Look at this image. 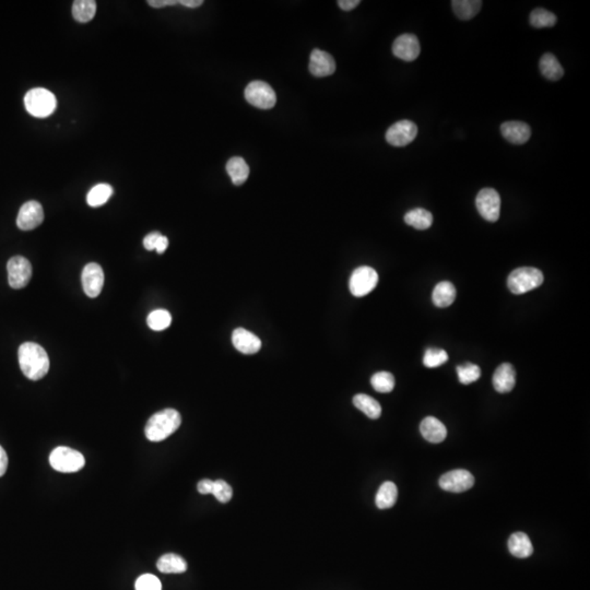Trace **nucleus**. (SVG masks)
<instances>
[{
  "label": "nucleus",
  "instance_id": "obj_1",
  "mask_svg": "<svg viewBox=\"0 0 590 590\" xmlns=\"http://www.w3.org/2000/svg\"><path fill=\"white\" fill-rule=\"evenodd\" d=\"M18 357L21 371L29 380H41L49 373V355L38 343L26 342L21 345L19 348Z\"/></svg>",
  "mask_w": 590,
  "mask_h": 590
},
{
  "label": "nucleus",
  "instance_id": "obj_2",
  "mask_svg": "<svg viewBox=\"0 0 590 590\" xmlns=\"http://www.w3.org/2000/svg\"><path fill=\"white\" fill-rule=\"evenodd\" d=\"M182 424V417L175 409H164L153 414L148 421L145 433L151 442L166 440L178 430Z\"/></svg>",
  "mask_w": 590,
  "mask_h": 590
},
{
  "label": "nucleus",
  "instance_id": "obj_3",
  "mask_svg": "<svg viewBox=\"0 0 590 590\" xmlns=\"http://www.w3.org/2000/svg\"><path fill=\"white\" fill-rule=\"evenodd\" d=\"M24 105L26 111L32 116L45 118L53 114L57 107V100L49 90L36 88L30 90L24 97Z\"/></svg>",
  "mask_w": 590,
  "mask_h": 590
},
{
  "label": "nucleus",
  "instance_id": "obj_4",
  "mask_svg": "<svg viewBox=\"0 0 590 590\" xmlns=\"http://www.w3.org/2000/svg\"><path fill=\"white\" fill-rule=\"evenodd\" d=\"M543 274L534 267H520L515 269L507 279V286L514 294H525L537 289L543 284Z\"/></svg>",
  "mask_w": 590,
  "mask_h": 590
},
{
  "label": "nucleus",
  "instance_id": "obj_5",
  "mask_svg": "<svg viewBox=\"0 0 590 590\" xmlns=\"http://www.w3.org/2000/svg\"><path fill=\"white\" fill-rule=\"evenodd\" d=\"M49 464L56 472L72 474L81 470L86 465V459L78 451L59 446L49 455Z\"/></svg>",
  "mask_w": 590,
  "mask_h": 590
},
{
  "label": "nucleus",
  "instance_id": "obj_6",
  "mask_svg": "<svg viewBox=\"0 0 590 590\" xmlns=\"http://www.w3.org/2000/svg\"><path fill=\"white\" fill-rule=\"evenodd\" d=\"M378 284V274L375 269L368 266L359 267L350 277V291L355 297H365L375 289Z\"/></svg>",
  "mask_w": 590,
  "mask_h": 590
},
{
  "label": "nucleus",
  "instance_id": "obj_7",
  "mask_svg": "<svg viewBox=\"0 0 590 590\" xmlns=\"http://www.w3.org/2000/svg\"><path fill=\"white\" fill-rule=\"evenodd\" d=\"M245 99L257 109H269L276 105L277 95L266 82L253 81L246 86Z\"/></svg>",
  "mask_w": 590,
  "mask_h": 590
},
{
  "label": "nucleus",
  "instance_id": "obj_8",
  "mask_svg": "<svg viewBox=\"0 0 590 590\" xmlns=\"http://www.w3.org/2000/svg\"><path fill=\"white\" fill-rule=\"evenodd\" d=\"M476 209L482 218L489 222H497L501 212V197L493 188H483L476 198Z\"/></svg>",
  "mask_w": 590,
  "mask_h": 590
},
{
  "label": "nucleus",
  "instance_id": "obj_9",
  "mask_svg": "<svg viewBox=\"0 0 590 590\" xmlns=\"http://www.w3.org/2000/svg\"><path fill=\"white\" fill-rule=\"evenodd\" d=\"M8 281L13 289H22L28 286L32 277L30 261L22 256L9 259L7 264Z\"/></svg>",
  "mask_w": 590,
  "mask_h": 590
},
{
  "label": "nucleus",
  "instance_id": "obj_10",
  "mask_svg": "<svg viewBox=\"0 0 590 590\" xmlns=\"http://www.w3.org/2000/svg\"><path fill=\"white\" fill-rule=\"evenodd\" d=\"M417 136L418 126L408 119H403L388 128L386 140L394 147H405L416 139Z\"/></svg>",
  "mask_w": 590,
  "mask_h": 590
},
{
  "label": "nucleus",
  "instance_id": "obj_11",
  "mask_svg": "<svg viewBox=\"0 0 590 590\" xmlns=\"http://www.w3.org/2000/svg\"><path fill=\"white\" fill-rule=\"evenodd\" d=\"M438 483L444 491L461 493L472 489L474 484V478L468 470L457 469L443 474Z\"/></svg>",
  "mask_w": 590,
  "mask_h": 590
},
{
  "label": "nucleus",
  "instance_id": "obj_12",
  "mask_svg": "<svg viewBox=\"0 0 590 590\" xmlns=\"http://www.w3.org/2000/svg\"><path fill=\"white\" fill-rule=\"evenodd\" d=\"M43 221L44 210L41 203L31 201L24 203L19 210L17 226L20 230L31 231L41 226Z\"/></svg>",
  "mask_w": 590,
  "mask_h": 590
},
{
  "label": "nucleus",
  "instance_id": "obj_13",
  "mask_svg": "<svg viewBox=\"0 0 590 590\" xmlns=\"http://www.w3.org/2000/svg\"><path fill=\"white\" fill-rule=\"evenodd\" d=\"M82 286L84 293L89 297H97L101 294L104 284V272L95 263L86 265L82 271Z\"/></svg>",
  "mask_w": 590,
  "mask_h": 590
},
{
  "label": "nucleus",
  "instance_id": "obj_14",
  "mask_svg": "<svg viewBox=\"0 0 590 590\" xmlns=\"http://www.w3.org/2000/svg\"><path fill=\"white\" fill-rule=\"evenodd\" d=\"M421 53L420 42L414 34L405 33L398 36L393 44V54L397 59L413 61Z\"/></svg>",
  "mask_w": 590,
  "mask_h": 590
},
{
  "label": "nucleus",
  "instance_id": "obj_15",
  "mask_svg": "<svg viewBox=\"0 0 590 590\" xmlns=\"http://www.w3.org/2000/svg\"><path fill=\"white\" fill-rule=\"evenodd\" d=\"M309 71L313 76L318 78L332 76L336 71V61L327 52L314 49L309 59Z\"/></svg>",
  "mask_w": 590,
  "mask_h": 590
},
{
  "label": "nucleus",
  "instance_id": "obj_16",
  "mask_svg": "<svg viewBox=\"0 0 590 590\" xmlns=\"http://www.w3.org/2000/svg\"><path fill=\"white\" fill-rule=\"evenodd\" d=\"M232 343L243 355H255L261 348V340L256 334L244 328H236L232 334Z\"/></svg>",
  "mask_w": 590,
  "mask_h": 590
},
{
  "label": "nucleus",
  "instance_id": "obj_17",
  "mask_svg": "<svg viewBox=\"0 0 590 590\" xmlns=\"http://www.w3.org/2000/svg\"><path fill=\"white\" fill-rule=\"evenodd\" d=\"M501 132L503 137L513 145H524L531 137L529 125L517 121L502 124Z\"/></svg>",
  "mask_w": 590,
  "mask_h": 590
},
{
  "label": "nucleus",
  "instance_id": "obj_18",
  "mask_svg": "<svg viewBox=\"0 0 590 590\" xmlns=\"http://www.w3.org/2000/svg\"><path fill=\"white\" fill-rule=\"evenodd\" d=\"M516 384V372L511 363H503L495 370L493 375V386L497 393L506 394L512 391Z\"/></svg>",
  "mask_w": 590,
  "mask_h": 590
},
{
  "label": "nucleus",
  "instance_id": "obj_19",
  "mask_svg": "<svg viewBox=\"0 0 590 590\" xmlns=\"http://www.w3.org/2000/svg\"><path fill=\"white\" fill-rule=\"evenodd\" d=\"M421 434L430 443L438 444L447 436V428L441 421L434 417H426L420 426Z\"/></svg>",
  "mask_w": 590,
  "mask_h": 590
},
{
  "label": "nucleus",
  "instance_id": "obj_20",
  "mask_svg": "<svg viewBox=\"0 0 590 590\" xmlns=\"http://www.w3.org/2000/svg\"><path fill=\"white\" fill-rule=\"evenodd\" d=\"M509 552L518 559H526L534 553L531 541L525 532H515L509 539Z\"/></svg>",
  "mask_w": 590,
  "mask_h": 590
},
{
  "label": "nucleus",
  "instance_id": "obj_21",
  "mask_svg": "<svg viewBox=\"0 0 590 590\" xmlns=\"http://www.w3.org/2000/svg\"><path fill=\"white\" fill-rule=\"evenodd\" d=\"M456 299V288L451 282L442 281L434 288L432 300L435 306L449 307Z\"/></svg>",
  "mask_w": 590,
  "mask_h": 590
},
{
  "label": "nucleus",
  "instance_id": "obj_22",
  "mask_svg": "<svg viewBox=\"0 0 590 590\" xmlns=\"http://www.w3.org/2000/svg\"><path fill=\"white\" fill-rule=\"evenodd\" d=\"M157 570L164 574H182L187 570V563L180 555L167 553L162 555L157 563Z\"/></svg>",
  "mask_w": 590,
  "mask_h": 590
},
{
  "label": "nucleus",
  "instance_id": "obj_23",
  "mask_svg": "<svg viewBox=\"0 0 590 590\" xmlns=\"http://www.w3.org/2000/svg\"><path fill=\"white\" fill-rule=\"evenodd\" d=\"M226 172L230 175L234 185L241 186L249 176V167L244 159L234 157L226 163Z\"/></svg>",
  "mask_w": 590,
  "mask_h": 590
},
{
  "label": "nucleus",
  "instance_id": "obj_24",
  "mask_svg": "<svg viewBox=\"0 0 590 590\" xmlns=\"http://www.w3.org/2000/svg\"><path fill=\"white\" fill-rule=\"evenodd\" d=\"M540 71L545 78L551 81H557L564 75V69L553 54H545L539 63Z\"/></svg>",
  "mask_w": 590,
  "mask_h": 590
},
{
  "label": "nucleus",
  "instance_id": "obj_25",
  "mask_svg": "<svg viewBox=\"0 0 590 590\" xmlns=\"http://www.w3.org/2000/svg\"><path fill=\"white\" fill-rule=\"evenodd\" d=\"M353 405H355V408L362 411L365 416H368L373 420L380 418V414H382V407H380V403L375 401L374 398L365 395V394L355 395L353 397Z\"/></svg>",
  "mask_w": 590,
  "mask_h": 590
},
{
  "label": "nucleus",
  "instance_id": "obj_26",
  "mask_svg": "<svg viewBox=\"0 0 590 590\" xmlns=\"http://www.w3.org/2000/svg\"><path fill=\"white\" fill-rule=\"evenodd\" d=\"M453 13L460 20H470L479 13L482 7L480 0H453L451 1Z\"/></svg>",
  "mask_w": 590,
  "mask_h": 590
},
{
  "label": "nucleus",
  "instance_id": "obj_27",
  "mask_svg": "<svg viewBox=\"0 0 590 590\" xmlns=\"http://www.w3.org/2000/svg\"><path fill=\"white\" fill-rule=\"evenodd\" d=\"M405 222L417 230H428L433 223V215L424 208L412 209L405 213Z\"/></svg>",
  "mask_w": 590,
  "mask_h": 590
},
{
  "label": "nucleus",
  "instance_id": "obj_28",
  "mask_svg": "<svg viewBox=\"0 0 590 590\" xmlns=\"http://www.w3.org/2000/svg\"><path fill=\"white\" fill-rule=\"evenodd\" d=\"M398 490L394 482L386 481L380 486L376 494V506L380 509H387L393 507L397 502Z\"/></svg>",
  "mask_w": 590,
  "mask_h": 590
},
{
  "label": "nucleus",
  "instance_id": "obj_29",
  "mask_svg": "<svg viewBox=\"0 0 590 590\" xmlns=\"http://www.w3.org/2000/svg\"><path fill=\"white\" fill-rule=\"evenodd\" d=\"M97 13L94 0H77L72 5V17L80 23L90 22Z\"/></svg>",
  "mask_w": 590,
  "mask_h": 590
},
{
  "label": "nucleus",
  "instance_id": "obj_30",
  "mask_svg": "<svg viewBox=\"0 0 590 590\" xmlns=\"http://www.w3.org/2000/svg\"><path fill=\"white\" fill-rule=\"evenodd\" d=\"M113 195V188L109 184L94 186L86 196V203L91 207H101L109 201Z\"/></svg>",
  "mask_w": 590,
  "mask_h": 590
},
{
  "label": "nucleus",
  "instance_id": "obj_31",
  "mask_svg": "<svg viewBox=\"0 0 590 590\" xmlns=\"http://www.w3.org/2000/svg\"><path fill=\"white\" fill-rule=\"evenodd\" d=\"M529 21L534 28H551L555 26L557 18L554 13H550L542 8H537L530 13Z\"/></svg>",
  "mask_w": 590,
  "mask_h": 590
},
{
  "label": "nucleus",
  "instance_id": "obj_32",
  "mask_svg": "<svg viewBox=\"0 0 590 590\" xmlns=\"http://www.w3.org/2000/svg\"><path fill=\"white\" fill-rule=\"evenodd\" d=\"M148 326L155 332L166 329L172 324V316L166 309H157L150 313L147 318Z\"/></svg>",
  "mask_w": 590,
  "mask_h": 590
},
{
  "label": "nucleus",
  "instance_id": "obj_33",
  "mask_svg": "<svg viewBox=\"0 0 590 590\" xmlns=\"http://www.w3.org/2000/svg\"><path fill=\"white\" fill-rule=\"evenodd\" d=\"M373 388L378 393H390L395 388V378L389 372H378L371 378Z\"/></svg>",
  "mask_w": 590,
  "mask_h": 590
},
{
  "label": "nucleus",
  "instance_id": "obj_34",
  "mask_svg": "<svg viewBox=\"0 0 590 590\" xmlns=\"http://www.w3.org/2000/svg\"><path fill=\"white\" fill-rule=\"evenodd\" d=\"M457 374H458V380L461 384L469 385V384L479 380L480 376H481V370L478 365L467 363V364L457 366Z\"/></svg>",
  "mask_w": 590,
  "mask_h": 590
},
{
  "label": "nucleus",
  "instance_id": "obj_35",
  "mask_svg": "<svg viewBox=\"0 0 590 590\" xmlns=\"http://www.w3.org/2000/svg\"><path fill=\"white\" fill-rule=\"evenodd\" d=\"M447 361H449L447 352L445 350L437 349V348H430V349L426 350L424 357V364L428 368L441 366Z\"/></svg>",
  "mask_w": 590,
  "mask_h": 590
},
{
  "label": "nucleus",
  "instance_id": "obj_36",
  "mask_svg": "<svg viewBox=\"0 0 590 590\" xmlns=\"http://www.w3.org/2000/svg\"><path fill=\"white\" fill-rule=\"evenodd\" d=\"M215 499L221 503H228L233 497V490L230 484L226 483L224 480H217L213 481L212 493Z\"/></svg>",
  "mask_w": 590,
  "mask_h": 590
},
{
  "label": "nucleus",
  "instance_id": "obj_37",
  "mask_svg": "<svg viewBox=\"0 0 590 590\" xmlns=\"http://www.w3.org/2000/svg\"><path fill=\"white\" fill-rule=\"evenodd\" d=\"M134 588L136 590H162V585L160 580L155 575L145 574L136 580Z\"/></svg>",
  "mask_w": 590,
  "mask_h": 590
},
{
  "label": "nucleus",
  "instance_id": "obj_38",
  "mask_svg": "<svg viewBox=\"0 0 590 590\" xmlns=\"http://www.w3.org/2000/svg\"><path fill=\"white\" fill-rule=\"evenodd\" d=\"M161 235L162 234L159 233V232H153V233L148 234L143 238V246H145V249L147 251H153V249H155V246H157V241H159Z\"/></svg>",
  "mask_w": 590,
  "mask_h": 590
},
{
  "label": "nucleus",
  "instance_id": "obj_39",
  "mask_svg": "<svg viewBox=\"0 0 590 590\" xmlns=\"http://www.w3.org/2000/svg\"><path fill=\"white\" fill-rule=\"evenodd\" d=\"M213 481L212 480L203 479L197 484L198 492L201 494H211L212 493Z\"/></svg>",
  "mask_w": 590,
  "mask_h": 590
},
{
  "label": "nucleus",
  "instance_id": "obj_40",
  "mask_svg": "<svg viewBox=\"0 0 590 590\" xmlns=\"http://www.w3.org/2000/svg\"><path fill=\"white\" fill-rule=\"evenodd\" d=\"M360 3V0H340V1H338L339 7L341 8L342 10L345 11L353 10Z\"/></svg>",
  "mask_w": 590,
  "mask_h": 590
},
{
  "label": "nucleus",
  "instance_id": "obj_41",
  "mask_svg": "<svg viewBox=\"0 0 590 590\" xmlns=\"http://www.w3.org/2000/svg\"><path fill=\"white\" fill-rule=\"evenodd\" d=\"M148 3L153 8H164L166 6H175L178 3V0H149Z\"/></svg>",
  "mask_w": 590,
  "mask_h": 590
},
{
  "label": "nucleus",
  "instance_id": "obj_42",
  "mask_svg": "<svg viewBox=\"0 0 590 590\" xmlns=\"http://www.w3.org/2000/svg\"><path fill=\"white\" fill-rule=\"evenodd\" d=\"M8 456L5 449L0 446V476H3L7 472Z\"/></svg>",
  "mask_w": 590,
  "mask_h": 590
},
{
  "label": "nucleus",
  "instance_id": "obj_43",
  "mask_svg": "<svg viewBox=\"0 0 590 590\" xmlns=\"http://www.w3.org/2000/svg\"><path fill=\"white\" fill-rule=\"evenodd\" d=\"M167 246H169V240H167L166 236L161 235L159 241H157V246H155V251L157 254H163L166 251Z\"/></svg>",
  "mask_w": 590,
  "mask_h": 590
},
{
  "label": "nucleus",
  "instance_id": "obj_44",
  "mask_svg": "<svg viewBox=\"0 0 590 590\" xmlns=\"http://www.w3.org/2000/svg\"><path fill=\"white\" fill-rule=\"evenodd\" d=\"M178 3L187 8H198L203 5V0H180Z\"/></svg>",
  "mask_w": 590,
  "mask_h": 590
}]
</instances>
